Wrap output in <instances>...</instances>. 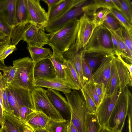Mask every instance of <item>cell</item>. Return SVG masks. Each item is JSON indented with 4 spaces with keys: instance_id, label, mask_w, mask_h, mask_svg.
Returning <instances> with one entry per match:
<instances>
[{
    "instance_id": "obj_51",
    "label": "cell",
    "mask_w": 132,
    "mask_h": 132,
    "mask_svg": "<svg viewBox=\"0 0 132 132\" xmlns=\"http://www.w3.org/2000/svg\"><path fill=\"white\" fill-rule=\"evenodd\" d=\"M34 132H49L46 128L39 129L33 130Z\"/></svg>"
},
{
    "instance_id": "obj_35",
    "label": "cell",
    "mask_w": 132,
    "mask_h": 132,
    "mask_svg": "<svg viewBox=\"0 0 132 132\" xmlns=\"http://www.w3.org/2000/svg\"><path fill=\"white\" fill-rule=\"evenodd\" d=\"M2 96L3 111L12 114L8 102V94L6 87V80L2 77Z\"/></svg>"
},
{
    "instance_id": "obj_47",
    "label": "cell",
    "mask_w": 132,
    "mask_h": 132,
    "mask_svg": "<svg viewBox=\"0 0 132 132\" xmlns=\"http://www.w3.org/2000/svg\"><path fill=\"white\" fill-rule=\"evenodd\" d=\"M116 55L118 56L121 61L127 68L129 73L131 77L132 78V64H129L127 63L120 56L118 55Z\"/></svg>"
},
{
    "instance_id": "obj_52",
    "label": "cell",
    "mask_w": 132,
    "mask_h": 132,
    "mask_svg": "<svg viewBox=\"0 0 132 132\" xmlns=\"http://www.w3.org/2000/svg\"><path fill=\"white\" fill-rule=\"evenodd\" d=\"M0 132H8L6 127L3 125L0 128Z\"/></svg>"
},
{
    "instance_id": "obj_53",
    "label": "cell",
    "mask_w": 132,
    "mask_h": 132,
    "mask_svg": "<svg viewBox=\"0 0 132 132\" xmlns=\"http://www.w3.org/2000/svg\"><path fill=\"white\" fill-rule=\"evenodd\" d=\"M24 131L25 132H34L31 128L27 125L25 126Z\"/></svg>"
},
{
    "instance_id": "obj_6",
    "label": "cell",
    "mask_w": 132,
    "mask_h": 132,
    "mask_svg": "<svg viewBox=\"0 0 132 132\" xmlns=\"http://www.w3.org/2000/svg\"><path fill=\"white\" fill-rule=\"evenodd\" d=\"M46 92L45 89L37 87L31 92L34 111L43 113L52 120H65L50 101Z\"/></svg>"
},
{
    "instance_id": "obj_14",
    "label": "cell",
    "mask_w": 132,
    "mask_h": 132,
    "mask_svg": "<svg viewBox=\"0 0 132 132\" xmlns=\"http://www.w3.org/2000/svg\"><path fill=\"white\" fill-rule=\"evenodd\" d=\"M29 22L45 26L48 21V14L42 7L40 0H27Z\"/></svg>"
},
{
    "instance_id": "obj_18",
    "label": "cell",
    "mask_w": 132,
    "mask_h": 132,
    "mask_svg": "<svg viewBox=\"0 0 132 132\" xmlns=\"http://www.w3.org/2000/svg\"><path fill=\"white\" fill-rule=\"evenodd\" d=\"M16 0H0V20L12 28L15 25Z\"/></svg>"
},
{
    "instance_id": "obj_34",
    "label": "cell",
    "mask_w": 132,
    "mask_h": 132,
    "mask_svg": "<svg viewBox=\"0 0 132 132\" xmlns=\"http://www.w3.org/2000/svg\"><path fill=\"white\" fill-rule=\"evenodd\" d=\"M80 90L89 112L91 113H96L97 108L94 102L83 87H82Z\"/></svg>"
},
{
    "instance_id": "obj_20",
    "label": "cell",
    "mask_w": 132,
    "mask_h": 132,
    "mask_svg": "<svg viewBox=\"0 0 132 132\" xmlns=\"http://www.w3.org/2000/svg\"><path fill=\"white\" fill-rule=\"evenodd\" d=\"M51 120L43 113L34 110L27 117L25 124L33 131L46 128Z\"/></svg>"
},
{
    "instance_id": "obj_19",
    "label": "cell",
    "mask_w": 132,
    "mask_h": 132,
    "mask_svg": "<svg viewBox=\"0 0 132 132\" xmlns=\"http://www.w3.org/2000/svg\"><path fill=\"white\" fill-rule=\"evenodd\" d=\"M65 81L72 89L80 90L82 87L78 75L73 65L65 60L63 65Z\"/></svg>"
},
{
    "instance_id": "obj_21",
    "label": "cell",
    "mask_w": 132,
    "mask_h": 132,
    "mask_svg": "<svg viewBox=\"0 0 132 132\" xmlns=\"http://www.w3.org/2000/svg\"><path fill=\"white\" fill-rule=\"evenodd\" d=\"M63 56L65 60L74 65L79 77L82 86L84 84L82 71L81 53L77 51L74 45L64 52Z\"/></svg>"
},
{
    "instance_id": "obj_23",
    "label": "cell",
    "mask_w": 132,
    "mask_h": 132,
    "mask_svg": "<svg viewBox=\"0 0 132 132\" xmlns=\"http://www.w3.org/2000/svg\"><path fill=\"white\" fill-rule=\"evenodd\" d=\"M27 22H29L27 0H16L15 26Z\"/></svg>"
},
{
    "instance_id": "obj_7",
    "label": "cell",
    "mask_w": 132,
    "mask_h": 132,
    "mask_svg": "<svg viewBox=\"0 0 132 132\" xmlns=\"http://www.w3.org/2000/svg\"><path fill=\"white\" fill-rule=\"evenodd\" d=\"M45 26L29 22L24 32L23 40L30 46L42 47L48 44L50 33L45 32Z\"/></svg>"
},
{
    "instance_id": "obj_11",
    "label": "cell",
    "mask_w": 132,
    "mask_h": 132,
    "mask_svg": "<svg viewBox=\"0 0 132 132\" xmlns=\"http://www.w3.org/2000/svg\"><path fill=\"white\" fill-rule=\"evenodd\" d=\"M120 93L119 87H118L110 96L105 97L97 108L96 114L102 128L106 125Z\"/></svg>"
},
{
    "instance_id": "obj_27",
    "label": "cell",
    "mask_w": 132,
    "mask_h": 132,
    "mask_svg": "<svg viewBox=\"0 0 132 132\" xmlns=\"http://www.w3.org/2000/svg\"><path fill=\"white\" fill-rule=\"evenodd\" d=\"M29 22L21 23L12 28L10 37L11 44L16 46L22 40L27 27Z\"/></svg>"
},
{
    "instance_id": "obj_17",
    "label": "cell",
    "mask_w": 132,
    "mask_h": 132,
    "mask_svg": "<svg viewBox=\"0 0 132 132\" xmlns=\"http://www.w3.org/2000/svg\"><path fill=\"white\" fill-rule=\"evenodd\" d=\"M33 72L34 80L56 77L55 69L49 59L43 60L35 64Z\"/></svg>"
},
{
    "instance_id": "obj_1",
    "label": "cell",
    "mask_w": 132,
    "mask_h": 132,
    "mask_svg": "<svg viewBox=\"0 0 132 132\" xmlns=\"http://www.w3.org/2000/svg\"><path fill=\"white\" fill-rule=\"evenodd\" d=\"M79 25V19H76L56 32L50 33L48 44L63 54L75 44Z\"/></svg>"
},
{
    "instance_id": "obj_25",
    "label": "cell",
    "mask_w": 132,
    "mask_h": 132,
    "mask_svg": "<svg viewBox=\"0 0 132 132\" xmlns=\"http://www.w3.org/2000/svg\"><path fill=\"white\" fill-rule=\"evenodd\" d=\"M52 49L53 53L49 59L51 61L55 69L56 77L65 80L62 66L65 60L62 54L53 49Z\"/></svg>"
},
{
    "instance_id": "obj_9",
    "label": "cell",
    "mask_w": 132,
    "mask_h": 132,
    "mask_svg": "<svg viewBox=\"0 0 132 132\" xmlns=\"http://www.w3.org/2000/svg\"><path fill=\"white\" fill-rule=\"evenodd\" d=\"M92 47L107 49L116 52L113 48L110 33L103 24L95 29L85 48Z\"/></svg>"
},
{
    "instance_id": "obj_26",
    "label": "cell",
    "mask_w": 132,
    "mask_h": 132,
    "mask_svg": "<svg viewBox=\"0 0 132 132\" xmlns=\"http://www.w3.org/2000/svg\"><path fill=\"white\" fill-rule=\"evenodd\" d=\"M85 132H100L103 128L100 125L96 113L88 112L84 123Z\"/></svg>"
},
{
    "instance_id": "obj_50",
    "label": "cell",
    "mask_w": 132,
    "mask_h": 132,
    "mask_svg": "<svg viewBox=\"0 0 132 132\" xmlns=\"http://www.w3.org/2000/svg\"><path fill=\"white\" fill-rule=\"evenodd\" d=\"M100 132H119L105 127H103Z\"/></svg>"
},
{
    "instance_id": "obj_36",
    "label": "cell",
    "mask_w": 132,
    "mask_h": 132,
    "mask_svg": "<svg viewBox=\"0 0 132 132\" xmlns=\"http://www.w3.org/2000/svg\"><path fill=\"white\" fill-rule=\"evenodd\" d=\"M103 24L106 28L115 31L121 27L117 21L110 13L106 16Z\"/></svg>"
},
{
    "instance_id": "obj_33",
    "label": "cell",
    "mask_w": 132,
    "mask_h": 132,
    "mask_svg": "<svg viewBox=\"0 0 132 132\" xmlns=\"http://www.w3.org/2000/svg\"><path fill=\"white\" fill-rule=\"evenodd\" d=\"M81 52V53L82 71L85 84L86 82L91 81L92 74L90 68L85 61L84 50H82Z\"/></svg>"
},
{
    "instance_id": "obj_48",
    "label": "cell",
    "mask_w": 132,
    "mask_h": 132,
    "mask_svg": "<svg viewBox=\"0 0 132 132\" xmlns=\"http://www.w3.org/2000/svg\"><path fill=\"white\" fill-rule=\"evenodd\" d=\"M62 0H43V1L47 4L48 9L53 6L60 2Z\"/></svg>"
},
{
    "instance_id": "obj_41",
    "label": "cell",
    "mask_w": 132,
    "mask_h": 132,
    "mask_svg": "<svg viewBox=\"0 0 132 132\" xmlns=\"http://www.w3.org/2000/svg\"><path fill=\"white\" fill-rule=\"evenodd\" d=\"M16 49L15 45L11 44L7 45L0 52V60L4 62V59Z\"/></svg>"
},
{
    "instance_id": "obj_22",
    "label": "cell",
    "mask_w": 132,
    "mask_h": 132,
    "mask_svg": "<svg viewBox=\"0 0 132 132\" xmlns=\"http://www.w3.org/2000/svg\"><path fill=\"white\" fill-rule=\"evenodd\" d=\"M3 125L5 126L8 132H25L26 125L13 114L3 112Z\"/></svg>"
},
{
    "instance_id": "obj_5",
    "label": "cell",
    "mask_w": 132,
    "mask_h": 132,
    "mask_svg": "<svg viewBox=\"0 0 132 132\" xmlns=\"http://www.w3.org/2000/svg\"><path fill=\"white\" fill-rule=\"evenodd\" d=\"M65 95L70 107V121L78 132H85V118L86 113L89 112L80 90H73Z\"/></svg>"
},
{
    "instance_id": "obj_4",
    "label": "cell",
    "mask_w": 132,
    "mask_h": 132,
    "mask_svg": "<svg viewBox=\"0 0 132 132\" xmlns=\"http://www.w3.org/2000/svg\"><path fill=\"white\" fill-rule=\"evenodd\" d=\"M132 79L127 68L119 59L115 56L106 85L105 97L111 95L118 87H119L120 92L127 86L131 87Z\"/></svg>"
},
{
    "instance_id": "obj_43",
    "label": "cell",
    "mask_w": 132,
    "mask_h": 132,
    "mask_svg": "<svg viewBox=\"0 0 132 132\" xmlns=\"http://www.w3.org/2000/svg\"><path fill=\"white\" fill-rule=\"evenodd\" d=\"M10 44H11V39L10 37L7 36L4 38H0V52L6 46ZM6 66L4 62L0 60V70H2Z\"/></svg>"
},
{
    "instance_id": "obj_29",
    "label": "cell",
    "mask_w": 132,
    "mask_h": 132,
    "mask_svg": "<svg viewBox=\"0 0 132 132\" xmlns=\"http://www.w3.org/2000/svg\"><path fill=\"white\" fill-rule=\"evenodd\" d=\"M82 87L94 102L97 108L100 102L97 94L95 83L93 81H90L85 83Z\"/></svg>"
},
{
    "instance_id": "obj_16",
    "label": "cell",
    "mask_w": 132,
    "mask_h": 132,
    "mask_svg": "<svg viewBox=\"0 0 132 132\" xmlns=\"http://www.w3.org/2000/svg\"><path fill=\"white\" fill-rule=\"evenodd\" d=\"M34 84L35 87H44L60 91L65 94L70 93L72 89L71 87L65 80L57 77L35 80Z\"/></svg>"
},
{
    "instance_id": "obj_37",
    "label": "cell",
    "mask_w": 132,
    "mask_h": 132,
    "mask_svg": "<svg viewBox=\"0 0 132 132\" xmlns=\"http://www.w3.org/2000/svg\"><path fill=\"white\" fill-rule=\"evenodd\" d=\"M121 28L125 45L127 50L132 55V30H129L122 26Z\"/></svg>"
},
{
    "instance_id": "obj_49",
    "label": "cell",
    "mask_w": 132,
    "mask_h": 132,
    "mask_svg": "<svg viewBox=\"0 0 132 132\" xmlns=\"http://www.w3.org/2000/svg\"><path fill=\"white\" fill-rule=\"evenodd\" d=\"M68 132H78L73 123L70 121L69 122L68 125Z\"/></svg>"
},
{
    "instance_id": "obj_54",
    "label": "cell",
    "mask_w": 132,
    "mask_h": 132,
    "mask_svg": "<svg viewBox=\"0 0 132 132\" xmlns=\"http://www.w3.org/2000/svg\"><path fill=\"white\" fill-rule=\"evenodd\" d=\"M7 36L4 33L0 30V38H4Z\"/></svg>"
},
{
    "instance_id": "obj_12",
    "label": "cell",
    "mask_w": 132,
    "mask_h": 132,
    "mask_svg": "<svg viewBox=\"0 0 132 132\" xmlns=\"http://www.w3.org/2000/svg\"><path fill=\"white\" fill-rule=\"evenodd\" d=\"M115 56H108L101 59L98 66L92 74L91 81H93L95 83H103L106 88Z\"/></svg>"
},
{
    "instance_id": "obj_15",
    "label": "cell",
    "mask_w": 132,
    "mask_h": 132,
    "mask_svg": "<svg viewBox=\"0 0 132 132\" xmlns=\"http://www.w3.org/2000/svg\"><path fill=\"white\" fill-rule=\"evenodd\" d=\"M87 1L85 0H62L48 9V22L58 18L73 8L83 6Z\"/></svg>"
},
{
    "instance_id": "obj_31",
    "label": "cell",
    "mask_w": 132,
    "mask_h": 132,
    "mask_svg": "<svg viewBox=\"0 0 132 132\" xmlns=\"http://www.w3.org/2000/svg\"><path fill=\"white\" fill-rule=\"evenodd\" d=\"M120 12L131 23L132 22V3L130 0H119Z\"/></svg>"
},
{
    "instance_id": "obj_32",
    "label": "cell",
    "mask_w": 132,
    "mask_h": 132,
    "mask_svg": "<svg viewBox=\"0 0 132 132\" xmlns=\"http://www.w3.org/2000/svg\"><path fill=\"white\" fill-rule=\"evenodd\" d=\"M110 13L109 9L106 8H103L96 12L93 16L92 21L96 27L103 24L106 16Z\"/></svg>"
},
{
    "instance_id": "obj_38",
    "label": "cell",
    "mask_w": 132,
    "mask_h": 132,
    "mask_svg": "<svg viewBox=\"0 0 132 132\" xmlns=\"http://www.w3.org/2000/svg\"><path fill=\"white\" fill-rule=\"evenodd\" d=\"M2 71L3 72L2 77L6 80L7 84H11L15 73V68L13 66H6Z\"/></svg>"
},
{
    "instance_id": "obj_55",
    "label": "cell",
    "mask_w": 132,
    "mask_h": 132,
    "mask_svg": "<svg viewBox=\"0 0 132 132\" xmlns=\"http://www.w3.org/2000/svg\"><path fill=\"white\" fill-rule=\"evenodd\" d=\"M1 72L0 71V75L1 74Z\"/></svg>"
},
{
    "instance_id": "obj_8",
    "label": "cell",
    "mask_w": 132,
    "mask_h": 132,
    "mask_svg": "<svg viewBox=\"0 0 132 132\" xmlns=\"http://www.w3.org/2000/svg\"><path fill=\"white\" fill-rule=\"evenodd\" d=\"M79 21V28L74 45L76 50L78 52L85 48L96 28L92 20L85 13L80 17Z\"/></svg>"
},
{
    "instance_id": "obj_3",
    "label": "cell",
    "mask_w": 132,
    "mask_h": 132,
    "mask_svg": "<svg viewBox=\"0 0 132 132\" xmlns=\"http://www.w3.org/2000/svg\"><path fill=\"white\" fill-rule=\"evenodd\" d=\"M13 65L16 71L11 84L15 87L32 91L35 87L33 72L35 63L31 58L26 57L15 60L13 62Z\"/></svg>"
},
{
    "instance_id": "obj_45",
    "label": "cell",
    "mask_w": 132,
    "mask_h": 132,
    "mask_svg": "<svg viewBox=\"0 0 132 132\" xmlns=\"http://www.w3.org/2000/svg\"><path fill=\"white\" fill-rule=\"evenodd\" d=\"M2 74L0 75V125L1 126H3L2 118L3 111L2 96Z\"/></svg>"
},
{
    "instance_id": "obj_30",
    "label": "cell",
    "mask_w": 132,
    "mask_h": 132,
    "mask_svg": "<svg viewBox=\"0 0 132 132\" xmlns=\"http://www.w3.org/2000/svg\"><path fill=\"white\" fill-rule=\"evenodd\" d=\"M111 14L118 22L121 26L129 30H132L131 23L121 13L114 9H110Z\"/></svg>"
},
{
    "instance_id": "obj_13",
    "label": "cell",
    "mask_w": 132,
    "mask_h": 132,
    "mask_svg": "<svg viewBox=\"0 0 132 132\" xmlns=\"http://www.w3.org/2000/svg\"><path fill=\"white\" fill-rule=\"evenodd\" d=\"M46 93L53 105L63 119L70 121L71 118L70 107L66 99L57 90L48 89Z\"/></svg>"
},
{
    "instance_id": "obj_39",
    "label": "cell",
    "mask_w": 132,
    "mask_h": 132,
    "mask_svg": "<svg viewBox=\"0 0 132 132\" xmlns=\"http://www.w3.org/2000/svg\"><path fill=\"white\" fill-rule=\"evenodd\" d=\"M102 59L95 57L85 56V61L90 68L92 74L98 66Z\"/></svg>"
},
{
    "instance_id": "obj_46",
    "label": "cell",
    "mask_w": 132,
    "mask_h": 132,
    "mask_svg": "<svg viewBox=\"0 0 132 132\" xmlns=\"http://www.w3.org/2000/svg\"><path fill=\"white\" fill-rule=\"evenodd\" d=\"M127 115L128 116L129 132H132V105L129 107Z\"/></svg>"
},
{
    "instance_id": "obj_2",
    "label": "cell",
    "mask_w": 132,
    "mask_h": 132,
    "mask_svg": "<svg viewBox=\"0 0 132 132\" xmlns=\"http://www.w3.org/2000/svg\"><path fill=\"white\" fill-rule=\"evenodd\" d=\"M132 104L131 93L126 87L120 93L114 108L105 127L121 132L130 106Z\"/></svg>"
},
{
    "instance_id": "obj_10",
    "label": "cell",
    "mask_w": 132,
    "mask_h": 132,
    "mask_svg": "<svg viewBox=\"0 0 132 132\" xmlns=\"http://www.w3.org/2000/svg\"><path fill=\"white\" fill-rule=\"evenodd\" d=\"M83 13V6L73 8L58 18L48 22L45 30L50 33L55 32L70 22L78 19Z\"/></svg>"
},
{
    "instance_id": "obj_42",
    "label": "cell",
    "mask_w": 132,
    "mask_h": 132,
    "mask_svg": "<svg viewBox=\"0 0 132 132\" xmlns=\"http://www.w3.org/2000/svg\"><path fill=\"white\" fill-rule=\"evenodd\" d=\"M95 85L97 94L101 103L105 97L106 88L103 83H95Z\"/></svg>"
},
{
    "instance_id": "obj_44",
    "label": "cell",
    "mask_w": 132,
    "mask_h": 132,
    "mask_svg": "<svg viewBox=\"0 0 132 132\" xmlns=\"http://www.w3.org/2000/svg\"><path fill=\"white\" fill-rule=\"evenodd\" d=\"M12 30V28L0 20V30L7 36L10 37Z\"/></svg>"
},
{
    "instance_id": "obj_28",
    "label": "cell",
    "mask_w": 132,
    "mask_h": 132,
    "mask_svg": "<svg viewBox=\"0 0 132 132\" xmlns=\"http://www.w3.org/2000/svg\"><path fill=\"white\" fill-rule=\"evenodd\" d=\"M69 122L65 120L56 121L51 119L46 128L49 132H68V125Z\"/></svg>"
},
{
    "instance_id": "obj_24",
    "label": "cell",
    "mask_w": 132,
    "mask_h": 132,
    "mask_svg": "<svg viewBox=\"0 0 132 132\" xmlns=\"http://www.w3.org/2000/svg\"><path fill=\"white\" fill-rule=\"evenodd\" d=\"M27 49L35 64L43 60L49 59L53 53V52L50 48L28 46Z\"/></svg>"
},
{
    "instance_id": "obj_40",
    "label": "cell",
    "mask_w": 132,
    "mask_h": 132,
    "mask_svg": "<svg viewBox=\"0 0 132 132\" xmlns=\"http://www.w3.org/2000/svg\"><path fill=\"white\" fill-rule=\"evenodd\" d=\"M93 1L97 9L102 8L116 9V6L112 0H94Z\"/></svg>"
}]
</instances>
